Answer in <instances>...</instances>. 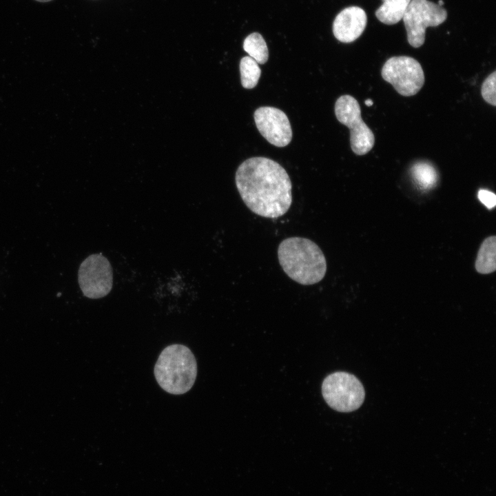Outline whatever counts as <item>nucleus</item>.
I'll use <instances>...</instances> for the list:
<instances>
[{"mask_svg":"<svg viewBox=\"0 0 496 496\" xmlns=\"http://www.w3.org/2000/svg\"><path fill=\"white\" fill-rule=\"evenodd\" d=\"M237 189L254 214L269 218L283 216L292 203V185L286 170L265 157L242 162L236 173Z\"/></svg>","mask_w":496,"mask_h":496,"instance_id":"1","label":"nucleus"},{"mask_svg":"<svg viewBox=\"0 0 496 496\" xmlns=\"http://www.w3.org/2000/svg\"><path fill=\"white\" fill-rule=\"evenodd\" d=\"M278 257L285 273L299 284L314 285L325 276V256L310 239L295 236L283 240L278 248Z\"/></svg>","mask_w":496,"mask_h":496,"instance_id":"2","label":"nucleus"},{"mask_svg":"<svg viewBox=\"0 0 496 496\" xmlns=\"http://www.w3.org/2000/svg\"><path fill=\"white\" fill-rule=\"evenodd\" d=\"M158 385L166 392L181 395L193 386L197 375V362L185 345L173 344L161 353L154 369Z\"/></svg>","mask_w":496,"mask_h":496,"instance_id":"3","label":"nucleus"},{"mask_svg":"<svg viewBox=\"0 0 496 496\" xmlns=\"http://www.w3.org/2000/svg\"><path fill=\"white\" fill-rule=\"evenodd\" d=\"M322 394L331 409L342 413L357 410L365 396L362 382L354 375L344 371L328 375L322 384Z\"/></svg>","mask_w":496,"mask_h":496,"instance_id":"4","label":"nucleus"},{"mask_svg":"<svg viewBox=\"0 0 496 496\" xmlns=\"http://www.w3.org/2000/svg\"><path fill=\"white\" fill-rule=\"evenodd\" d=\"M335 114L340 123L350 130V144L357 155H364L373 147L375 136L361 117L360 106L351 95L340 96L335 104Z\"/></svg>","mask_w":496,"mask_h":496,"instance_id":"5","label":"nucleus"},{"mask_svg":"<svg viewBox=\"0 0 496 496\" xmlns=\"http://www.w3.org/2000/svg\"><path fill=\"white\" fill-rule=\"evenodd\" d=\"M446 18V10L438 4L428 0H411L402 17L408 42L413 48L422 46L426 28L437 26Z\"/></svg>","mask_w":496,"mask_h":496,"instance_id":"6","label":"nucleus"},{"mask_svg":"<svg viewBox=\"0 0 496 496\" xmlns=\"http://www.w3.org/2000/svg\"><path fill=\"white\" fill-rule=\"evenodd\" d=\"M382 77L391 83L402 96L416 94L422 87L425 78L420 63L407 56H392L382 66Z\"/></svg>","mask_w":496,"mask_h":496,"instance_id":"7","label":"nucleus"},{"mask_svg":"<svg viewBox=\"0 0 496 496\" xmlns=\"http://www.w3.org/2000/svg\"><path fill=\"white\" fill-rule=\"evenodd\" d=\"M78 281L83 295L97 299L107 296L112 288V269L101 254L89 256L81 264Z\"/></svg>","mask_w":496,"mask_h":496,"instance_id":"8","label":"nucleus"},{"mask_svg":"<svg viewBox=\"0 0 496 496\" xmlns=\"http://www.w3.org/2000/svg\"><path fill=\"white\" fill-rule=\"evenodd\" d=\"M256 125L261 135L276 147L287 145L292 138V130L286 114L273 107H260L254 114Z\"/></svg>","mask_w":496,"mask_h":496,"instance_id":"9","label":"nucleus"},{"mask_svg":"<svg viewBox=\"0 0 496 496\" xmlns=\"http://www.w3.org/2000/svg\"><path fill=\"white\" fill-rule=\"evenodd\" d=\"M367 17L362 8L358 6L346 8L335 18L333 34L342 43L353 42L364 32Z\"/></svg>","mask_w":496,"mask_h":496,"instance_id":"10","label":"nucleus"},{"mask_svg":"<svg viewBox=\"0 0 496 496\" xmlns=\"http://www.w3.org/2000/svg\"><path fill=\"white\" fill-rule=\"evenodd\" d=\"M383 3L375 11L378 19L386 25L398 23L403 17L411 0H382Z\"/></svg>","mask_w":496,"mask_h":496,"instance_id":"11","label":"nucleus"},{"mask_svg":"<svg viewBox=\"0 0 496 496\" xmlns=\"http://www.w3.org/2000/svg\"><path fill=\"white\" fill-rule=\"evenodd\" d=\"M476 270L480 273H490L496 268V237L486 238L478 251Z\"/></svg>","mask_w":496,"mask_h":496,"instance_id":"12","label":"nucleus"},{"mask_svg":"<svg viewBox=\"0 0 496 496\" xmlns=\"http://www.w3.org/2000/svg\"><path fill=\"white\" fill-rule=\"evenodd\" d=\"M243 49L259 64H264L268 60L267 45L262 36L258 32L251 33L245 38Z\"/></svg>","mask_w":496,"mask_h":496,"instance_id":"13","label":"nucleus"},{"mask_svg":"<svg viewBox=\"0 0 496 496\" xmlns=\"http://www.w3.org/2000/svg\"><path fill=\"white\" fill-rule=\"evenodd\" d=\"M411 174L415 182L423 189L433 187L437 180L435 167L426 162H417L411 167Z\"/></svg>","mask_w":496,"mask_h":496,"instance_id":"14","label":"nucleus"},{"mask_svg":"<svg viewBox=\"0 0 496 496\" xmlns=\"http://www.w3.org/2000/svg\"><path fill=\"white\" fill-rule=\"evenodd\" d=\"M241 84L244 88L252 89L257 85L261 70L258 63L249 56H244L240 62Z\"/></svg>","mask_w":496,"mask_h":496,"instance_id":"15","label":"nucleus"},{"mask_svg":"<svg viewBox=\"0 0 496 496\" xmlns=\"http://www.w3.org/2000/svg\"><path fill=\"white\" fill-rule=\"evenodd\" d=\"M495 80L496 71H494L484 80L481 88V94L484 100L493 106L496 105Z\"/></svg>","mask_w":496,"mask_h":496,"instance_id":"16","label":"nucleus"},{"mask_svg":"<svg viewBox=\"0 0 496 496\" xmlns=\"http://www.w3.org/2000/svg\"><path fill=\"white\" fill-rule=\"evenodd\" d=\"M478 198L488 209L493 208L496 204L495 194L486 189L479 191Z\"/></svg>","mask_w":496,"mask_h":496,"instance_id":"17","label":"nucleus"},{"mask_svg":"<svg viewBox=\"0 0 496 496\" xmlns=\"http://www.w3.org/2000/svg\"><path fill=\"white\" fill-rule=\"evenodd\" d=\"M365 104L367 106H371L373 105V101L371 99H367L365 101Z\"/></svg>","mask_w":496,"mask_h":496,"instance_id":"18","label":"nucleus"},{"mask_svg":"<svg viewBox=\"0 0 496 496\" xmlns=\"http://www.w3.org/2000/svg\"><path fill=\"white\" fill-rule=\"evenodd\" d=\"M443 4H444V1L442 0H439L438 5L440 6H443Z\"/></svg>","mask_w":496,"mask_h":496,"instance_id":"19","label":"nucleus"},{"mask_svg":"<svg viewBox=\"0 0 496 496\" xmlns=\"http://www.w3.org/2000/svg\"><path fill=\"white\" fill-rule=\"evenodd\" d=\"M35 1H39V2H48V1H52V0H35Z\"/></svg>","mask_w":496,"mask_h":496,"instance_id":"20","label":"nucleus"}]
</instances>
